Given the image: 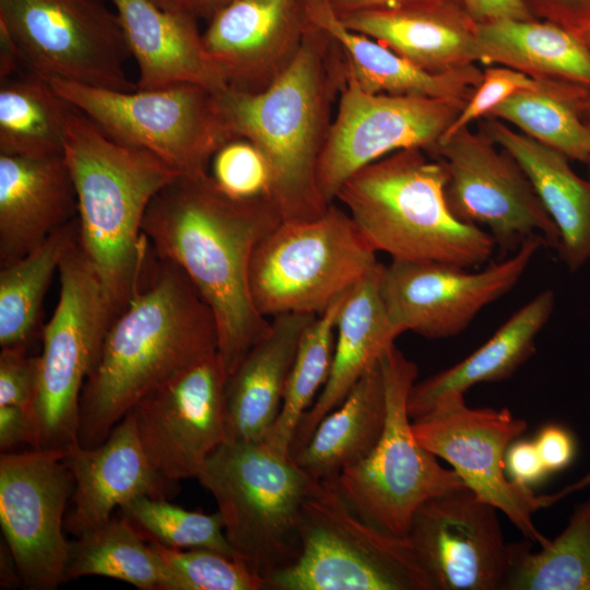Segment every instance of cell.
Wrapping results in <instances>:
<instances>
[{
    "label": "cell",
    "mask_w": 590,
    "mask_h": 590,
    "mask_svg": "<svg viewBox=\"0 0 590 590\" xmlns=\"http://www.w3.org/2000/svg\"><path fill=\"white\" fill-rule=\"evenodd\" d=\"M281 222L269 197L233 198L210 173L178 175L146 210L143 234L157 258L177 264L210 307L228 375L270 329L253 304L249 269L257 246Z\"/></svg>",
    "instance_id": "cell-1"
},
{
    "label": "cell",
    "mask_w": 590,
    "mask_h": 590,
    "mask_svg": "<svg viewBox=\"0 0 590 590\" xmlns=\"http://www.w3.org/2000/svg\"><path fill=\"white\" fill-rule=\"evenodd\" d=\"M158 260L111 322L84 384L79 422L83 447L104 441L151 390L217 353L210 307L177 264Z\"/></svg>",
    "instance_id": "cell-2"
},
{
    "label": "cell",
    "mask_w": 590,
    "mask_h": 590,
    "mask_svg": "<svg viewBox=\"0 0 590 590\" xmlns=\"http://www.w3.org/2000/svg\"><path fill=\"white\" fill-rule=\"evenodd\" d=\"M345 79L341 47L309 22L295 59L266 90L215 92L232 137L249 140L264 155L270 198L282 222L315 219L330 205L319 190L317 169Z\"/></svg>",
    "instance_id": "cell-3"
},
{
    "label": "cell",
    "mask_w": 590,
    "mask_h": 590,
    "mask_svg": "<svg viewBox=\"0 0 590 590\" xmlns=\"http://www.w3.org/2000/svg\"><path fill=\"white\" fill-rule=\"evenodd\" d=\"M63 156L76 190L80 246L118 315L149 267L146 210L179 174L153 153L114 141L78 108Z\"/></svg>",
    "instance_id": "cell-4"
},
{
    "label": "cell",
    "mask_w": 590,
    "mask_h": 590,
    "mask_svg": "<svg viewBox=\"0 0 590 590\" xmlns=\"http://www.w3.org/2000/svg\"><path fill=\"white\" fill-rule=\"evenodd\" d=\"M422 149L396 151L354 173L339 201L376 251L392 260H434L463 268L485 263L495 240L450 211L441 161Z\"/></svg>",
    "instance_id": "cell-5"
},
{
    "label": "cell",
    "mask_w": 590,
    "mask_h": 590,
    "mask_svg": "<svg viewBox=\"0 0 590 590\" xmlns=\"http://www.w3.org/2000/svg\"><path fill=\"white\" fill-rule=\"evenodd\" d=\"M198 481L214 497L236 559L266 580L295 562L299 517L315 481L263 441L225 440Z\"/></svg>",
    "instance_id": "cell-6"
},
{
    "label": "cell",
    "mask_w": 590,
    "mask_h": 590,
    "mask_svg": "<svg viewBox=\"0 0 590 590\" xmlns=\"http://www.w3.org/2000/svg\"><path fill=\"white\" fill-rule=\"evenodd\" d=\"M300 550L266 590H435L408 538L364 520L333 480H315L302 507Z\"/></svg>",
    "instance_id": "cell-7"
},
{
    "label": "cell",
    "mask_w": 590,
    "mask_h": 590,
    "mask_svg": "<svg viewBox=\"0 0 590 590\" xmlns=\"http://www.w3.org/2000/svg\"><path fill=\"white\" fill-rule=\"evenodd\" d=\"M376 252L334 202L315 219L281 222L253 252V304L266 318L319 315L377 268Z\"/></svg>",
    "instance_id": "cell-8"
},
{
    "label": "cell",
    "mask_w": 590,
    "mask_h": 590,
    "mask_svg": "<svg viewBox=\"0 0 590 590\" xmlns=\"http://www.w3.org/2000/svg\"><path fill=\"white\" fill-rule=\"evenodd\" d=\"M387 414L373 451L333 480L346 503L364 520L396 536L406 538L417 509L439 495L467 488L453 469L415 437L408 400L417 366L393 344L380 357Z\"/></svg>",
    "instance_id": "cell-9"
},
{
    "label": "cell",
    "mask_w": 590,
    "mask_h": 590,
    "mask_svg": "<svg viewBox=\"0 0 590 590\" xmlns=\"http://www.w3.org/2000/svg\"><path fill=\"white\" fill-rule=\"evenodd\" d=\"M58 271L60 294L43 331L31 417L35 449L66 455L80 445L82 390L117 314L79 241Z\"/></svg>",
    "instance_id": "cell-10"
},
{
    "label": "cell",
    "mask_w": 590,
    "mask_h": 590,
    "mask_svg": "<svg viewBox=\"0 0 590 590\" xmlns=\"http://www.w3.org/2000/svg\"><path fill=\"white\" fill-rule=\"evenodd\" d=\"M47 79L110 139L153 153L179 175L208 174L215 152L234 139L215 92L199 84L120 92Z\"/></svg>",
    "instance_id": "cell-11"
},
{
    "label": "cell",
    "mask_w": 590,
    "mask_h": 590,
    "mask_svg": "<svg viewBox=\"0 0 590 590\" xmlns=\"http://www.w3.org/2000/svg\"><path fill=\"white\" fill-rule=\"evenodd\" d=\"M0 25L27 70L88 86L138 90L128 79L131 52L105 0H0Z\"/></svg>",
    "instance_id": "cell-12"
},
{
    "label": "cell",
    "mask_w": 590,
    "mask_h": 590,
    "mask_svg": "<svg viewBox=\"0 0 590 590\" xmlns=\"http://www.w3.org/2000/svg\"><path fill=\"white\" fill-rule=\"evenodd\" d=\"M527 427L507 408L468 406L460 392L440 397L412 420L413 433L426 449L447 461L477 498L541 546L548 539L536 528L533 514L551 507L548 495H536L532 487L511 481L505 470L508 447Z\"/></svg>",
    "instance_id": "cell-13"
},
{
    "label": "cell",
    "mask_w": 590,
    "mask_h": 590,
    "mask_svg": "<svg viewBox=\"0 0 590 590\" xmlns=\"http://www.w3.org/2000/svg\"><path fill=\"white\" fill-rule=\"evenodd\" d=\"M465 103L369 93L346 70L318 162L317 180L324 201L333 203L354 173L396 151L422 149L429 153Z\"/></svg>",
    "instance_id": "cell-14"
},
{
    "label": "cell",
    "mask_w": 590,
    "mask_h": 590,
    "mask_svg": "<svg viewBox=\"0 0 590 590\" xmlns=\"http://www.w3.org/2000/svg\"><path fill=\"white\" fill-rule=\"evenodd\" d=\"M429 154L445 165L446 201L459 221L487 228L504 249L516 250L527 238L539 236L558 250L559 233L531 181L487 133L463 128Z\"/></svg>",
    "instance_id": "cell-15"
},
{
    "label": "cell",
    "mask_w": 590,
    "mask_h": 590,
    "mask_svg": "<svg viewBox=\"0 0 590 590\" xmlns=\"http://www.w3.org/2000/svg\"><path fill=\"white\" fill-rule=\"evenodd\" d=\"M543 245L539 236L527 238L510 257L480 271L434 260H391L382 266L380 287L393 328L399 335L427 339L459 334L518 284Z\"/></svg>",
    "instance_id": "cell-16"
},
{
    "label": "cell",
    "mask_w": 590,
    "mask_h": 590,
    "mask_svg": "<svg viewBox=\"0 0 590 590\" xmlns=\"http://www.w3.org/2000/svg\"><path fill=\"white\" fill-rule=\"evenodd\" d=\"M59 451L1 453L0 526L21 583L51 590L64 582L69 542L64 511L74 481Z\"/></svg>",
    "instance_id": "cell-17"
},
{
    "label": "cell",
    "mask_w": 590,
    "mask_h": 590,
    "mask_svg": "<svg viewBox=\"0 0 590 590\" xmlns=\"http://www.w3.org/2000/svg\"><path fill=\"white\" fill-rule=\"evenodd\" d=\"M227 376L216 353L154 388L131 409L142 447L164 477L197 479L211 452L227 440Z\"/></svg>",
    "instance_id": "cell-18"
},
{
    "label": "cell",
    "mask_w": 590,
    "mask_h": 590,
    "mask_svg": "<svg viewBox=\"0 0 590 590\" xmlns=\"http://www.w3.org/2000/svg\"><path fill=\"white\" fill-rule=\"evenodd\" d=\"M406 538L435 590H503L508 543L497 509L470 488L423 504Z\"/></svg>",
    "instance_id": "cell-19"
},
{
    "label": "cell",
    "mask_w": 590,
    "mask_h": 590,
    "mask_svg": "<svg viewBox=\"0 0 590 590\" xmlns=\"http://www.w3.org/2000/svg\"><path fill=\"white\" fill-rule=\"evenodd\" d=\"M308 25L303 0H235L202 39L227 88L258 93L290 67Z\"/></svg>",
    "instance_id": "cell-20"
},
{
    "label": "cell",
    "mask_w": 590,
    "mask_h": 590,
    "mask_svg": "<svg viewBox=\"0 0 590 590\" xmlns=\"http://www.w3.org/2000/svg\"><path fill=\"white\" fill-rule=\"evenodd\" d=\"M63 461L74 481L73 507L64 528L74 536L105 524L117 507L134 497L166 498L178 489V482L164 477L149 460L131 410L104 441L94 447L76 445Z\"/></svg>",
    "instance_id": "cell-21"
},
{
    "label": "cell",
    "mask_w": 590,
    "mask_h": 590,
    "mask_svg": "<svg viewBox=\"0 0 590 590\" xmlns=\"http://www.w3.org/2000/svg\"><path fill=\"white\" fill-rule=\"evenodd\" d=\"M78 215V197L63 155L0 154V268L42 245Z\"/></svg>",
    "instance_id": "cell-22"
},
{
    "label": "cell",
    "mask_w": 590,
    "mask_h": 590,
    "mask_svg": "<svg viewBox=\"0 0 590 590\" xmlns=\"http://www.w3.org/2000/svg\"><path fill=\"white\" fill-rule=\"evenodd\" d=\"M417 67L445 72L477 62L476 24L460 3L416 2L339 14Z\"/></svg>",
    "instance_id": "cell-23"
},
{
    "label": "cell",
    "mask_w": 590,
    "mask_h": 590,
    "mask_svg": "<svg viewBox=\"0 0 590 590\" xmlns=\"http://www.w3.org/2000/svg\"><path fill=\"white\" fill-rule=\"evenodd\" d=\"M131 56L138 90L194 83L213 92L227 88L203 45L198 20L170 12L154 0H111Z\"/></svg>",
    "instance_id": "cell-24"
},
{
    "label": "cell",
    "mask_w": 590,
    "mask_h": 590,
    "mask_svg": "<svg viewBox=\"0 0 590 590\" xmlns=\"http://www.w3.org/2000/svg\"><path fill=\"white\" fill-rule=\"evenodd\" d=\"M382 266L379 263L343 300L330 373L317 399L300 420L291 445L292 458L307 445L323 417L343 402L399 335L381 295Z\"/></svg>",
    "instance_id": "cell-25"
},
{
    "label": "cell",
    "mask_w": 590,
    "mask_h": 590,
    "mask_svg": "<svg viewBox=\"0 0 590 590\" xmlns=\"http://www.w3.org/2000/svg\"><path fill=\"white\" fill-rule=\"evenodd\" d=\"M308 21L341 47L347 72L374 94L417 95L468 101L483 72L467 66L445 72L426 71L371 37L347 27L330 0H303Z\"/></svg>",
    "instance_id": "cell-26"
},
{
    "label": "cell",
    "mask_w": 590,
    "mask_h": 590,
    "mask_svg": "<svg viewBox=\"0 0 590 590\" xmlns=\"http://www.w3.org/2000/svg\"><path fill=\"white\" fill-rule=\"evenodd\" d=\"M317 315L284 314L227 376V440L263 441L280 412L300 337Z\"/></svg>",
    "instance_id": "cell-27"
},
{
    "label": "cell",
    "mask_w": 590,
    "mask_h": 590,
    "mask_svg": "<svg viewBox=\"0 0 590 590\" xmlns=\"http://www.w3.org/2000/svg\"><path fill=\"white\" fill-rule=\"evenodd\" d=\"M484 132L520 165L559 233L558 253L576 272L590 261V181L568 157L488 117Z\"/></svg>",
    "instance_id": "cell-28"
},
{
    "label": "cell",
    "mask_w": 590,
    "mask_h": 590,
    "mask_svg": "<svg viewBox=\"0 0 590 590\" xmlns=\"http://www.w3.org/2000/svg\"><path fill=\"white\" fill-rule=\"evenodd\" d=\"M554 306V293L551 290L542 291L469 356L415 382L408 400L411 420L423 415L447 393H465L477 384L502 381L512 376L534 353L536 338L548 322Z\"/></svg>",
    "instance_id": "cell-29"
},
{
    "label": "cell",
    "mask_w": 590,
    "mask_h": 590,
    "mask_svg": "<svg viewBox=\"0 0 590 590\" xmlns=\"http://www.w3.org/2000/svg\"><path fill=\"white\" fill-rule=\"evenodd\" d=\"M477 62L590 90V48L550 22L503 19L476 24Z\"/></svg>",
    "instance_id": "cell-30"
},
{
    "label": "cell",
    "mask_w": 590,
    "mask_h": 590,
    "mask_svg": "<svg viewBox=\"0 0 590 590\" xmlns=\"http://www.w3.org/2000/svg\"><path fill=\"white\" fill-rule=\"evenodd\" d=\"M386 414L385 384L378 362L343 402L323 417L293 459L315 480H334L373 451L381 437Z\"/></svg>",
    "instance_id": "cell-31"
},
{
    "label": "cell",
    "mask_w": 590,
    "mask_h": 590,
    "mask_svg": "<svg viewBox=\"0 0 590 590\" xmlns=\"http://www.w3.org/2000/svg\"><path fill=\"white\" fill-rule=\"evenodd\" d=\"M74 106L37 72L0 80V154L30 158L63 155Z\"/></svg>",
    "instance_id": "cell-32"
},
{
    "label": "cell",
    "mask_w": 590,
    "mask_h": 590,
    "mask_svg": "<svg viewBox=\"0 0 590 590\" xmlns=\"http://www.w3.org/2000/svg\"><path fill=\"white\" fill-rule=\"evenodd\" d=\"M125 518L75 536L69 542L64 582L84 576L122 580L141 590H173L157 551Z\"/></svg>",
    "instance_id": "cell-33"
},
{
    "label": "cell",
    "mask_w": 590,
    "mask_h": 590,
    "mask_svg": "<svg viewBox=\"0 0 590 590\" xmlns=\"http://www.w3.org/2000/svg\"><path fill=\"white\" fill-rule=\"evenodd\" d=\"M508 543L503 590H590V497L575 506L565 529L539 550Z\"/></svg>",
    "instance_id": "cell-34"
},
{
    "label": "cell",
    "mask_w": 590,
    "mask_h": 590,
    "mask_svg": "<svg viewBox=\"0 0 590 590\" xmlns=\"http://www.w3.org/2000/svg\"><path fill=\"white\" fill-rule=\"evenodd\" d=\"M79 241L78 215L30 253L0 270V345L25 344L45 293L67 253Z\"/></svg>",
    "instance_id": "cell-35"
},
{
    "label": "cell",
    "mask_w": 590,
    "mask_h": 590,
    "mask_svg": "<svg viewBox=\"0 0 590 590\" xmlns=\"http://www.w3.org/2000/svg\"><path fill=\"white\" fill-rule=\"evenodd\" d=\"M346 295L317 315L300 337L280 412L263 440L270 449L282 456H291V445L300 420L327 381L334 351L337 322Z\"/></svg>",
    "instance_id": "cell-36"
},
{
    "label": "cell",
    "mask_w": 590,
    "mask_h": 590,
    "mask_svg": "<svg viewBox=\"0 0 590 590\" xmlns=\"http://www.w3.org/2000/svg\"><path fill=\"white\" fill-rule=\"evenodd\" d=\"M590 91H522L495 106L485 117H497L517 126L524 134L564 154L588 163L590 123L581 107Z\"/></svg>",
    "instance_id": "cell-37"
},
{
    "label": "cell",
    "mask_w": 590,
    "mask_h": 590,
    "mask_svg": "<svg viewBox=\"0 0 590 590\" xmlns=\"http://www.w3.org/2000/svg\"><path fill=\"white\" fill-rule=\"evenodd\" d=\"M120 511L148 542L173 548H206L236 558L219 511H191L166 498L146 495L128 500Z\"/></svg>",
    "instance_id": "cell-38"
},
{
    "label": "cell",
    "mask_w": 590,
    "mask_h": 590,
    "mask_svg": "<svg viewBox=\"0 0 590 590\" xmlns=\"http://www.w3.org/2000/svg\"><path fill=\"white\" fill-rule=\"evenodd\" d=\"M163 558L173 590H266L243 562L206 548H173L149 541Z\"/></svg>",
    "instance_id": "cell-39"
},
{
    "label": "cell",
    "mask_w": 590,
    "mask_h": 590,
    "mask_svg": "<svg viewBox=\"0 0 590 590\" xmlns=\"http://www.w3.org/2000/svg\"><path fill=\"white\" fill-rule=\"evenodd\" d=\"M210 168L216 186L233 198H270L269 164L261 151L247 139L234 138L224 143L213 155Z\"/></svg>",
    "instance_id": "cell-40"
},
{
    "label": "cell",
    "mask_w": 590,
    "mask_h": 590,
    "mask_svg": "<svg viewBox=\"0 0 590 590\" xmlns=\"http://www.w3.org/2000/svg\"><path fill=\"white\" fill-rule=\"evenodd\" d=\"M522 91L577 92L589 88L564 82L539 79L508 67H489L441 139L446 140L480 117H485L498 104Z\"/></svg>",
    "instance_id": "cell-41"
},
{
    "label": "cell",
    "mask_w": 590,
    "mask_h": 590,
    "mask_svg": "<svg viewBox=\"0 0 590 590\" xmlns=\"http://www.w3.org/2000/svg\"><path fill=\"white\" fill-rule=\"evenodd\" d=\"M37 379L38 356H28L24 344L1 347L0 405H16L31 414Z\"/></svg>",
    "instance_id": "cell-42"
},
{
    "label": "cell",
    "mask_w": 590,
    "mask_h": 590,
    "mask_svg": "<svg viewBox=\"0 0 590 590\" xmlns=\"http://www.w3.org/2000/svg\"><path fill=\"white\" fill-rule=\"evenodd\" d=\"M534 19L579 34L590 28V0H522Z\"/></svg>",
    "instance_id": "cell-43"
},
{
    "label": "cell",
    "mask_w": 590,
    "mask_h": 590,
    "mask_svg": "<svg viewBox=\"0 0 590 590\" xmlns=\"http://www.w3.org/2000/svg\"><path fill=\"white\" fill-rule=\"evenodd\" d=\"M505 470L511 481L529 487L540 484L550 475L534 440L520 437L506 451Z\"/></svg>",
    "instance_id": "cell-44"
},
{
    "label": "cell",
    "mask_w": 590,
    "mask_h": 590,
    "mask_svg": "<svg viewBox=\"0 0 590 590\" xmlns=\"http://www.w3.org/2000/svg\"><path fill=\"white\" fill-rule=\"evenodd\" d=\"M533 440L550 474L565 470L575 459V437L559 424L544 425Z\"/></svg>",
    "instance_id": "cell-45"
},
{
    "label": "cell",
    "mask_w": 590,
    "mask_h": 590,
    "mask_svg": "<svg viewBox=\"0 0 590 590\" xmlns=\"http://www.w3.org/2000/svg\"><path fill=\"white\" fill-rule=\"evenodd\" d=\"M22 445L35 449V430L31 414L16 405H0L1 453L13 452Z\"/></svg>",
    "instance_id": "cell-46"
},
{
    "label": "cell",
    "mask_w": 590,
    "mask_h": 590,
    "mask_svg": "<svg viewBox=\"0 0 590 590\" xmlns=\"http://www.w3.org/2000/svg\"><path fill=\"white\" fill-rule=\"evenodd\" d=\"M462 4L477 23L534 19L522 0H462Z\"/></svg>",
    "instance_id": "cell-47"
},
{
    "label": "cell",
    "mask_w": 590,
    "mask_h": 590,
    "mask_svg": "<svg viewBox=\"0 0 590 590\" xmlns=\"http://www.w3.org/2000/svg\"><path fill=\"white\" fill-rule=\"evenodd\" d=\"M163 9L210 21L235 0H154Z\"/></svg>",
    "instance_id": "cell-48"
},
{
    "label": "cell",
    "mask_w": 590,
    "mask_h": 590,
    "mask_svg": "<svg viewBox=\"0 0 590 590\" xmlns=\"http://www.w3.org/2000/svg\"><path fill=\"white\" fill-rule=\"evenodd\" d=\"M338 14H346L380 8H391L416 2L450 1L462 4V0H330ZM463 5V4H462Z\"/></svg>",
    "instance_id": "cell-49"
},
{
    "label": "cell",
    "mask_w": 590,
    "mask_h": 590,
    "mask_svg": "<svg viewBox=\"0 0 590 590\" xmlns=\"http://www.w3.org/2000/svg\"><path fill=\"white\" fill-rule=\"evenodd\" d=\"M590 486V472L586 474L582 479L578 480L577 482L569 484L568 486L564 487L557 493L550 494L551 502L554 505L559 499L564 498L566 495L581 491L582 488Z\"/></svg>",
    "instance_id": "cell-50"
},
{
    "label": "cell",
    "mask_w": 590,
    "mask_h": 590,
    "mask_svg": "<svg viewBox=\"0 0 590 590\" xmlns=\"http://www.w3.org/2000/svg\"><path fill=\"white\" fill-rule=\"evenodd\" d=\"M578 35L585 43L586 45L590 48V28L587 30V31H583L579 34H576Z\"/></svg>",
    "instance_id": "cell-51"
},
{
    "label": "cell",
    "mask_w": 590,
    "mask_h": 590,
    "mask_svg": "<svg viewBox=\"0 0 590 590\" xmlns=\"http://www.w3.org/2000/svg\"><path fill=\"white\" fill-rule=\"evenodd\" d=\"M581 110L583 115L590 116V95L583 102Z\"/></svg>",
    "instance_id": "cell-52"
},
{
    "label": "cell",
    "mask_w": 590,
    "mask_h": 590,
    "mask_svg": "<svg viewBox=\"0 0 590 590\" xmlns=\"http://www.w3.org/2000/svg\"><path fill=\"white\" fill-rule=\"evenodd\" d=\"M589 167H590V160L588 161Z\"/></svg>",
    "instance_id": "cell-53"
}]
</instances>
